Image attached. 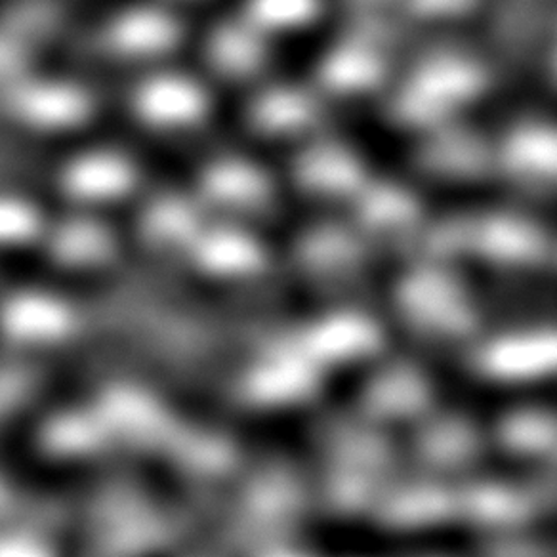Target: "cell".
Returning <instances> with one entry per match:
<instances>
[{"mask_svg":"<svg viewBox=\"0 0 557 557\" xmlns=\"http://www.w3.org/2000/svg\"><path fill=\"white\" fill-rule=\"evenodd\" d=\"M450 248L485 262L500 265H519L533 262L542 252V237L539 230L525 220L506 214H481L466 218L450 227L445 235Z\"/></svg>","mask_w":557,"mask_h":557,"instance_id":"obj_3","label":"cell"},{"mask_svg":"<svg viewBox=\"0 0 557 557\" xmlns=\"http://www.w3.org/2000/svg\"><path fill=\"white\" fill-rule=\"evenodd\" d=\"M480 445V435L473 424L460 418L435 420L418 437V453L430 465L453 468L468 462Z\"/></svg>","mask_w":557,"mask_h":557,"instance_id":"obj_9","label":"cell"},{"mask_svg":"<svg viewBox=\"0 0 557 557\" xmlns=\"http://www.w3.org/2000/svg\"><path fill=\"white\" fill-rule=\"evenodd\" d=\"M430 382L412 369H389L364 386V407L382 418L417 417L430 401Z\"/></svg>","mask_w":557,"mask_h":557,"instance_id":"obj_6","label":"cell"},{"mask_svg":"<svg viewBox=\"0 0 557 557\" xmlns=\"http://www.w3.org/2000/svg\"><path fill=\"white\" fill-rule=\"evenodd\" d=\"M472 0H414L420 14L428 17L460 16Z\"/></svg>","mask_w":557,"mask_h":557,"instance_id":"obj_10","label":"cell"},{"mask_svg":"<svg viewBox=\"0 0 557 557\" xmlns=\"http://www.w3.org/2000/svg\"><path fill=\"white\" fill-rule=\"evenodd\" d=\"M498 437L518 457H542L557 449V414L541 407L511 410L500 422Z\"/></svg>","mask_w":557,"mask_h":557,"instance_id":"obj_7","label":"cell"},{"mask_svg":"<svg viewBox=\"0 0 557 557\" xmlns=\"http://www.w3.org/2000/svg\"><path fill=\"white\" fill-rule=\"evenodd\" d=\"M481 369L503 382L557 376V329L521 331L498 338L483 349Z\"/></svg>","mask_w":557,"mask_h":557,"instance_id":"obj_4","label":"cell"},{"mask_svg":"<svg viewBox=\"0 0 557 557\" xmlns=\"http://www.w3.org/2000/svg\"><path fill=\"white\" fill-rule=\"evenodd\" d=\"M376 504L389 525L422 529L455 513V491L432 480L387 481Z\"/></svg>","mask_w":557,"mask_h":557,"instance_id":"obj_5","label":"cell"},{"mask_svg":"<svg viewBox=\"0 0 557 557\" xmlns=\"http://www.w3.org/2000/svg\"><path fill=\"white\" fill-rule=\"evenodd\" d=\"M506 156L519 176L531 182H557V128H521L508 141Z\"/></svg>","mask_w":557,"mask_h":557,"instance_id":"obj_8","label":"cell"},{"mask_svg":"<svg viewBox=\"0 0 557 557\" xmlns=\"http://www.w3.org/2000/svg\"><path fill=\"white\" fill-rule=\"evenodd\" d=\"M397 300L405 315L430 334L460 338L472 331V300L443 273L412 271L399 283Z\"/></svg>","mask_w":557,"mask_h":557,"instance_id":"obj_2","label":"cell"},{"mask_svg":"<svg viewBox=\"0 0 557 557\" xmlns=\"http://www.w3.org/2000/svg\"><path fill=\"white\" fill-rule=\"evenodd\" d=\"M552 63H554V73H556V77H557V39H556V47H554V55H552Z\"/></svg>","mask_w":557,"mask_h":557,"instance_id":"obj_11","label":"cell"},{"mask_svg":"<svg viewBox=\"0 0 557 557\" xmlns=\"http://www.w3.org/2000/svg\"><path fill=\"white\" fill-rule=\"evenodd\" d=\"M480 67L472 58L443 50L409 71L395 92V116L409 126L442 123L472 100L480 88Z\"/></svg>","mask_w":557,"mask_h":557,"instance_id":"obj_1","label":"cell"}]
</instances>
